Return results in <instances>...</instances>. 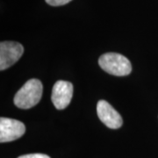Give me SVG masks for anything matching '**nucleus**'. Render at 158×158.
Segmentation results:
<instances>
[{
    "mask_svg": "<svg viewBox=\"0 0 158 158\" xmlns=\"http://www.w3.org/2000/svg\"><path fill=\"white\" fill-rule=\"evenodd\" d=\"M43 86L39 79H30L18 90L14 104L20 109H29L36 106L42 96Z\"/></svg>",
    "mask_w": 158,
    "mask_h": 158,
    "instance_id": "obj_1",
    "label": "nucleus"
},
{
    "mask_svg": "<svg viewBox=\"0 0 158 158\" xmlns=\"http://www.w3.org/2000/svg\"><path fill=\"white\" fill-rule=\"evenodd\" d=\"M98 64L106 72L117 76H127L132 71L130 61L124 56L117 53H106L98 59Z\"/></svg>",
    "mask_w": 158,
    "mask_h": 158,
    "instance_id": "obj_2",
    "label": "nucleus"
},
{
    "mask_svg": "<svg viewBox=\"0 0 158 158\" xmlns=\"http://www.w3.org/2000/svg\"><path fill=\"white\" fill-rule=\"evenodd\" d=\"M23 46L15 41H2L0 43V70L10 68L21 57Z\"/></svg>",
    "mask_w": 158,
    "mask_h": 158,
    "instance_id": "obj_3",
    "label": "nucleus"
},
{
    "mask_svg": "<svg viewBox=\"0 0 158 158\" xmlns=\"http://www.w3.org/2000/svg\"><path fill=\"white\" fill-rule=\"evenodd\" d=\"M26 132L23 122L9 118H0V141L9 142L20 138Z\"/></svg>",
    "mask_w": 158,
    "mask_h": 158,
    "instance_id": "obj_4",
    "label": "nucleus"
},
{
    "mask_svg": "<svg viewBox=\"0 0 158 158\" xmlns=\"http://www.w3.org/2000/svg\"><path fill=\"white\" fill-rule=\"evenodd\" d=\"M73 96V85L71 83L59 80L53 86L51 100L55 107L62 110L69 105Z\"/></svg>",
    "mask_w": 158,
    "mask_h": 158,
    "instance_id": "obj_5",
    "label": "nucleus"
},
{
    "mask_svg": "<svg viewBox=\"0 0 158 158\" xmlns=\"http://www.w3.org/2000/svg\"><path fill=\"white\" fill-rule=\"evenodd\" d=\"M97 113L99 119L109 128L117 129L123 124L121 115L106 100L98 102Z\"/></svg>",
    "mask_w": 158,
    "mask_h": 158,
    "instance_id": "obj_6",
    "label": "nucleus"
},
{
    "mask_svg": "<svg viewBox=\"0 0 158 158\" xmlns=\"http://www.w3.org/2000/svg\"><path fill=\"white\" fill-rule=\"evenodd\" d=\"M46 2L52 6H61L67 5L71 0H45Z\"/></svg>",
    "mask_w": 158,
    "mask_h": 158,
    "instance_id": "obj_7",
    "label": "nucleus"
},
{
    "mask_svg": "<svg viewBox=\"0 0 158 158\" xmlns=\"http://www.w3.org/2000/svg\"><path fill=\"white\" fill-rule=\"evenodd\" d=\"M18 158H50L48 155L45 154H27V155H24L20 156Z\"/></svg>",
    "mask_w": 158,
    "mask_h": 158,
    "instance_id": "obj_8",
    "label": "nucleus"
}]
</instances>
